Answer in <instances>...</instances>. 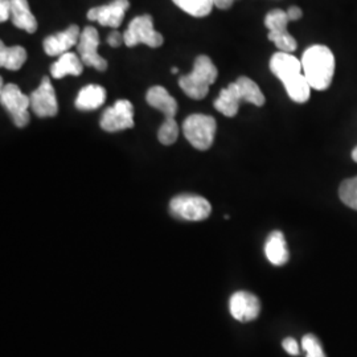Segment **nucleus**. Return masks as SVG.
I'll return each mask as SVG.
<instances>
[{
    "label": "nucleus",
    "instance_id": "obj_1",
    "mask_svg": "<svg viewBox=\"0 0 357 357\" xmlns=\"http://www.w3.org/2000/svg\"><path fill=\"white\" fill-rule=\"evenodd\" d=\"M301 63L311 89H328L335 73V57L328 47L312 45L307 48Z\"/></svg>",
    "mask_w": 357,
    "mask_h": 357
},
{
    "label": "nucleus",
    "instance_id": "obj_2",
    "mask_svg": "<svg viewBox=\"0 0 357 357\" xmlns=\"http://www.w3.org/2000/svg\"><path fill=\"white\" fill-rule=\"evenodd\" d=\"M218 76L217 68L208 56H199L195 60L193 70L187 76L180 77L178 85L192 100H203L209 86L215 84Z\"/></svg>",
    "mask_w": 357,
    "mask_h": 357
},
{
    "label": "nucleus",
    "instance_id": "obj_3",
    "mask_svg": "<svg viewBox=\"0 0 357 357\" xmlns=\"http://www.w3.org/2000/svg\"><path fill=\"white\" fill-rule=\"evenodd\" d=\"M216 130V121L211 115L192 114L183 123V132L187 141L202 151L211 149Z\"/></svg>",
    "mask_w": 357,
    "mask_h": 357
},
{
    "label": "nucleus",
    "instance_id": "obj_4",
    "mask_svg": "<svg viewBox=\"0 0 357 357\" xmlns=\"http://www.w3.org/2000/svg\"><path fill=\"white\" fill-rule=\"evenodd\" d=\"M125 44L128 47H137L138 44H144L151 48H158L163 44L165 38L155 31L153 17L150 15H142L131 20L126 32L123 33Z\"/></svg>",
    "mask_w": 357,
    "mask_h": 357
},
{
    "label": "nucleus",
    "instance_id": "obj_5",
    "mask_svg": "<svg viewBox=\"0 0 357 357\" xmlns=\"http://www.w3.org/2000/svg\"><path fill=\"white\" fill-rule=\"evenodd\" d=\"M0 101L3 107L11 115L15 126L24 128L29 123V112L31 98L19 89L15 84L1 85Z\"/></svg>",
    "mask_w": 357,
    "mask_h": 357
},
{
    "label": "nucleus",
    "instance_id": "obj_6",
    "mask_svg": "<svg viewBox=\"0 0 357 357\" xmlns=\"http://www.w3.org/2000/svg\"><path fill=\"white\" fill-rule=\"evenodd\" d=\"M169 209L174 216L187 221H202L212 212L209 202L196 195H178L171 200Z\"/></svg>",
    "mask_w": 357,
    "mask_h": 357
},
{
    "label": "nucleus",
    "instance_id": "obj_7",
    "mask_svg": "<svg viewBox=\"0 0 357 357\" xmlns=\"http://www.w3.org/2000/svg\"><path fill=\"white\" fill-rule=\"evenodd\" d=\"M290 19L287 13L282 10H273L266 15L265 26L268 29V38L281 52L291 53L296 50V40L287 32Z\"/></svg>",
    "mask_w": 357,
    "mask_h": 357
},
{
    "label": "nucleus",
    "instance_id": "obj_8",
    "mask_svg": "<svg viewBox=\"0 0 357 357\" xmlns=\"http://www.w3.org/2000/svg\"><path fill=\"white\" fill-rule=\"evenodd\" d=\"M98 45H100V36L94 26H86L81 31V38L77 44V52L84 65L91 66L100 72H105L107 69V61L98 54Z\"/></svg>",
    "mask_w": 357,
    "mask_h": 357
},
{
    "label": "nucleus",
    "instance_id": "obj_9",
    "mask_svg": "<svg viewBox=\"0 0 357 357\" xmlns=\"http://www.w3.org/2000/svg\"><path fill=\"white\" fill-rule=\"evenodd\" d=\"M101 128L107 132H116L134 128V106L128 100H119L105 110Z\"/></svg>",
    "mask_w": 357,
    "mask_h": 357
},
{
    "label": "nucleus",
    "instance_id": "obj_10",
    "mask_svg": "<svg viewBox=\"0 0 357 357\" xmlns=\"http://www.w3.org/2000/svg\"><path fill=\"white\" fill-rule=\"evenodd\" d=\"M31 109L33 113L41 116H54L59 112V103L56 98V91L52 86L51 79L44 77L40 86L31 94Z\"/></svg>",
    "mask_w": 357,
    "mask_h": 357
},
{
    "label": "nucleus",
    "instance_id": "obj_11",
    "mask_svg": "<svg viewBox=\"0 0 357 357\" xmlns=\"http://www.w3.org/2000/svg\"><path fill=\"white\" fill-rule=\"evenodd\" d=\"M130 8L128 0H114L110 4L94 7L89 10L88 19L98 22L102 26L118 28L125 19V13Z\"/></svg>",
    "mask_w": 357,
    "mask_h": 357
},
{
    "label": "nucleus",
    "instance_id": "obj_12",
    "mask_svg": "<svg viewBox=\"0 0 357 357\" xmlns=\"http://www.w3.org/2000/svg\"><path fill=\"white\" fill-rule=\"evenodd\" d=\"M229 310L234 319L238 321H252L258 318L261 312V303L253 294L238 291L231 295Z\"/></svg>",
    "mask_w": 357,
    "mask_h": 357
},
{
    "label": "nucleus",
    "instance_id": "obj_13",
    "mask_svg": "<svg viewBox=\"0 0 357 357\" xmlns=\"http://www.w3.org/2000/svg\"><path fill=\"white\" fill-rule=\"evenodd\" d=\"M81 38L79 28L76 24L68 26L65 31L52 35L44 40V51L48 56H61L78 44Z\"/></svg>",
    "mask_w": 357,
    "mask_h": 357
},
{
    "label": "nucleus",
    "instance_id": "obj_14",
    "mask_svg": "<svg viewBox=\"0 0 357 357\" xmlns=\"http://www.w3.org/2000/svg\"><path fill=\"white\" fill-rule=\"evenodd\" d=\"M270 70L284 84L286 81L301 75L303 68L302 63L291 53L278 52L270 60Z\"/></svg>",
    "mask_w": 357,
    "mask_h": 357
},
{
    "label": "nucleus",
    "instance_id": "obj_15",
    "mask_svg": "<svg viewBox=\"0 0 357 357\" xmlns=\"http://www.w3.org/2000/svg\"><path fill=\"white\" fill-rule=\"evenodd\" d=\"M146 101L153 109L162 112L167 118H175L178 113V102L163 86H153L149 90L146 94Z\"/></svg>",
    "mask_w": 357,
    "mask_h": 357
},
{
    "label": "nucleus",
    "instance_id": "obj_16",
    "mask_svg": "<svg viewBox=\"0 0 357 357\" xmlns=\"http://www.w3.org/2000/svg\"><path fill=\"white\" fill-rule=\"evenodd\" d=\"M11 20L13 26L33 33L38 29V20L31 13L28 0H11Z\"/></svg>",
    "mask_w": 357,
    "mask_h": 357
},
{
    "label": "nucleus",
    "instance_id": "obj_17",
    "mask_svg": "<svg viewBox=\"0 0 357 357\" xmlns=\"http://www.w3.org/2000/svg\"><path fill=\"white\" fill-rule=\"evenodd\" d=\"M243 102L240 89L236 82H231L228 88L221 90L218 98L215 101L217 112L225 116H234L238 113L240 105Z\"/></svg>",
    "mask_w": 357,
    "mask_h": 357
},
{
    "label": "nucleus",
    "instance_id": "obj_18",
    "mask_svg": "<svg viewBox=\"0 0 357 357\" xmlns=\"http://www.w3.org/2000/svg\"><path fill=\"white\" fill-rule=\"evenodd\" d=\"M265 255L268 257V261L275 266H282L289 261L290 255L282 231L275 230L268 234V241L265 245Z\"/></svg>",
    "mask_w": 357,
    "mask_h": 357
},
{
    "label": "nucleus",
    "instance_id": "obj_19",
    "mask_svg": "<svg viewBox=\"0 0 357 357\" xmlns=\"http://www.w3.org/2000/svg\"><path fill=\"white\" fill-rule=\"evenodd\" d=\"M84 72V63L75 53L66 52L51 66L53 78L60 79L65 76H81Z\"/></svg>",
    "mask_w": 357,
    "mask_h": 357
},
{
    "label": "nucleus",
    "instance_id": "obj_20",
    "mask_svg": "<svg viewBox=\"0 0 357 357\" xmlns=\"http://www.w3.org/2000/svg\"><path fill=\"white\" fill-rule=\"evenodd\" d=\"M106 101V90L100 85H88L79 90L76 98V107L82 112L96 110Z\"/></svg>",
    "mask_w": 357,
    "mask_h": 357
},
{
    "label": "nucleus",
    "instance_id": "obj_21",
    "mask_svg": "<svg viewBox=\"0 0 357 357\" xmlns=\"http://www.w3.org/2000/svg\"><path fill=\"white\" fill-rule=\"evenodd\" d=\"M26 60V51L23 47H6L0 44V65L8 70H19Z\"/></svg>",
    "mask_w": 357,
    "mask_h": 357
},
{
    "label": "nucleus",
    "instance_id": "obj_22",
    "mask_svg": "<svg viewBox=\"0 0 357 357\" xmlns=\"http://www.w3.org/2000/svg\"><path fill=\"white\" fill-rule=\"evenodd\" d=\"M241 98L245 102L253 103L255 106H262L265 103V96L258 88V85L255 84L253 79H250L249 77H240L236 81Z\"/></svg>",
    "mask_w": 357,
    "mask_h": 357
},
{
    "label": "nucleus",
    "instance_id": "obj_23",
    "mask_svg": "<svg viewBox=\"0 0 357 357\" xmlns=\"http://www.w3.org/2000/svg\"><path fill=\"white\" fill-rule=\"evenodd\" d=\"M178 8L195 17H205L215 7L213 0H172Z\"/></svg>",
    "mask_w": 357,
    "mask_h": 357
},
{
    "label": "nucleus",
    "instance_id": "obj_24",
    "mask_svg": "<svg viewBox=\"0 0 357 357\" xmlns=\"http://www.w3.org/2000/svg\"><path fill=\"white\" fill-rule=\"evenodd\" d=\"M339 196L345 205L357 211V176L342 183L339 188Z\"/></svg>",
    "mask_w": 357,
    "mask_h": 357
},
{
    "label": "nucleus",
    "instance_id": "obj_25",
    "mask_svg": "<svg viewBox=\"0 0 357 357\" xmlns=\"http://www.w3.org/2000/svg\"><path fill=\"white\" fill-rule=\"evenodd\" d=\"M178 126L175 118H167L166 122L159 128L158 138L165 146H171L178 141Z\"/></svg>",
    "mask_w": 357,
    "mask_h": 357
},
{
    "label": "nucleus",
    "instance_id": "obj_26",
    "mask_svg": "<svg viewBox=\"0 0 357 357\" xmlns=\"http://www.w3.org/2000/svg\"><path fill=\"white\" fill-rule=\"evenodd\" d=\"M302 347L306 351L307 357H326L318 337L311 333H308L302 339Z\"/></svg>",
    "mask_w": 357,
    "mask_h": 357
},
{
    "label": "nucleus",
    "instance_id": "obj_27",
    "mask_svg": "<svg viewBox=\"0 0 357 357\" xmlns=\"http://www.w3.org/2000/svg\"><path fill=\"white\" fill-rule=\"evenodd\" d=\"M283 348L284 351L289 354V355H293V356H298L299 355V345L296 343V340L293 337H287L283 340Z\"/></svg>",
    "mask_w": 357,
    "mask_h": 357
},
{
    "label": "nucleus",
    "instance_id": "obj_28",
    "mask_svg": "<svg viewBox=\"0 0 357 357\" xmlns=\"http://www.w3.org/2000/svg\"><path fill=\"white\" fill-rule=\"evenodd\" d=\"M11 19V0H0V22Z\"/></svg>",
    "mask_w": 357,
    "mask_h": 357
},
{
    "label": "nucleus",
    "instance_id": "obj_29",
    "mask_svg": "<svg viewBox=\"0 0 357 357\" xmlns=\"http://www.w3.org/2000/svg\"><path fill=\"white\" fill-rule=\"evenodd\" d=\"M107 43H109L110 47L118 48L119 45H122V43H125V38H123V36H122L118 31H113V32L107 36Z\"/></svg>",
    "mask_w": 357,
    "mask_h": 357
},
{
    "label": "nucleus",
    "instance_id": "obj_30",
    "mask_svg": "<svg viewBox=\"0 0 357 357\" xmlns=\"http://www.w3.org/2000/svg\"><path fill=\"white\" fill-rule=\"evenodd\" d=\"M302 10L299 7H290L287 10V16L290 20H299L302 17Z\"/></svg>",
    "mask_w": 357,
    "mask_h": 357
},
{
    "label": "nucleus",
    "instance_id": "obj_31",
    "mask_svg": "<svg viewBox=\"0 0 357 357\" xmlns=\"http://www.w3.org/2000/svg\"><path fill=\"white\" fill-rule=\"evenodd\" d=\"M234 0H213V4L220 10H228L233 6Z\"/></svg>",
    "mask_w": 357,
    "mask_h": 357
},
{
    "label": "nucleus",
    "instance_id": "obj_32",
    "mask_svg": "<svg viewBox=\"0 0 357 357\" xmlns=\"http://www.w3.org/2000/svg\"><path fill=\"white\" fill-rule=\"evenodd\" d=\"M352 159L357 163V147H355L354 151H352Z\"/></svg>",
    "mask_w": 357,
    "mask_h": 357
},
{
    "label": "nucleus",
    "instance_id": "obj_33",
    "mask_svg": "<svg viewBox=\"0 0 357 357\" xmlns=\"http://www.w3.org/2000/svg\"><path fill=\"white\" fill-rule=\"evenodd\" d=\"M171 72H172L174 75H176V73L178 72V68H172V69H171Z\"/></svg>",
    "mask_w": 357,
    "mask_h": 357
}]
</instances>
